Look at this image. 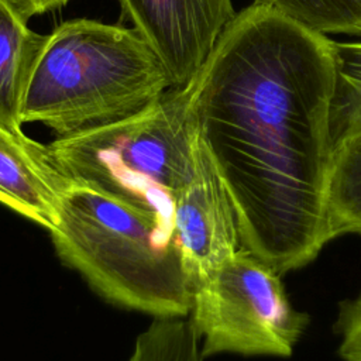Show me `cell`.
<instances>
[{
    "label": "cell",
    "mask_w": 361,
    "mask_h": 361,
    "mask_svg": "<svg viewBox=\"0 0 361 361\" xmlns=\"http://www.w3.org/2000/svg\"><path fill=\"white\" fill-rule=\"evenodd\" d=\"M171 87L166 66L137 30L75 18L45 35L23 123L65 137L134 116Z\"/></svg>",
    "instance_id": "cell-2"
},
{
    "label": "cell",
    "mask_w": 361,
    "mask_h": 361,
    "mask_svg": "<svg viewBox=\"0 0 361 361\" xmlns=\"http://www.w3.org/2000/svg\"><path fill=\"white\" fill-rule=\"evenodd\" d=\"M281 275L243 247L193 289L189 316L203 357L293 353L309 317L290 305Z\"/></svg>",
    "instance_id": "cell-5"
},
{
    "label": "cell",
    "mask_w": 361,
    "mask_h": 361,
    "mask_svg": "<svg viewBox=\"0 0 361 361\" xmlns=\"http://www.w3.org/2000/svg\"><path fill=\"white\" fill-rule=\"evenodd\" d=\"M326 214L331 240L361 234V131L343 138L331 149Z\"/></svg>",
    "instance_id": "cell-10"
},
{
    "label": "cell",
    "mask_w": 361,
    "mask_h": 361,
    "mask_svg": "<svg viewBox=\"0 0 361 361\" xmlns=\"http://www.w3.org/2000/svg\"><path fill=\"white\" fill-rule=\"evenodd\" d=\"M334 82L333 39L252 3L189 83L241 244L279 274L307 265L331 241L326 188Z\"/></svg>",
    "instance_id": "cell-1"
},
{
    "label": "cell",
    "mask_w": 361,
    "mask_h": 361,
    "mask_svg": "<svg viewBox=\"0 0 361 361\" xmlns=\"http://www.w3.org/2000/svg\"><path fill=\"white\" fill-rule=\"evenodd\" d=\"M8 0H0V123L23 133V103L45 35L32 31Z\"/></svg>",
    "instance_id": "cell-9"
},
{
    "label": "cell",
    "mask_w": 361,
    "mask_h": 361,
    "mask_svg": "<svg viewBox=\"0 0 361 361\" xmlns=\"http://www.w3.org/2000/svg\"><path fill=\"white\" fill-rule=\"evenodd\" d=\"M336 82L330 103L331 149L361 131V41L336 42Z\"/></svg>",
    "instance_id": "cell-11"
},
{
    "label": "cell",
    "mask_w": 361,
    "mask_h": 361,
    "mask_svg": "<svg viewBox=\"0 0 361 361\" xmlns=\"http://www.w3.org/2000/svg\"><path fill=\"white\" fill-rule=\"evenodd\" d=\"M302 27L327 35L361 37V0H254Z\"/></svg>",
    "instance_id": "cell-12"
},
{
    "label": "cell",
    "mask_w": 361,
    "mask_h": 361,
    "mask_svg": "<svg viewBox=\"0 0 361 361\" xmlns=\"http://www.w3.org/2000/svg\"><path fill=\"white\" fill-rule=\"evenodd\" d=\"M202 338L190 317H155L137 337L130 361H203Z\"/></svg>",
    "instance_id": "cell-13"
},
{
    "label": "cell",
    "mask_w": 361,
    "mask_h": 361,
    "mask_svg": "<svg viewBox=\"0 0 361 361\" xmlns=\"http://www.w3.org/2000/svg\"><path fill=\"white\" fill-rule=\"evenodd\" d=\"M166 66L175 87L188 86L235 17L231 0H117Z\"/></svg>",
    "instance_id": "cell-6"
},
{
    "label": "cell",
    "mask_w": 361,
    "mask_h": 361,
    "mask_svg": "<svg viewBox=\"0 0 361 361\" xmlns=\"http://www.w3.org/2000/svg\"><path fill=\"white\" fill-rule=\"evenodd\" d=\"M172 224L193 289L243 248L231 197L206 142L192 180L175 199Z\"/></svg>",
    "instance_id": "cell-7"
},
{
    "label": "cell",
    "mask_w": 361,
    "mask_h": 361,
    "mask_svg": "<svg viewBox=\"0 0 361 361\" xmlns=\"http://www.w3.org/2000/svg\"><path fill=\"white\" fill-rule=\"evenodd\" d=\"M8 1L18 11V14L28 21L34 16H39L65 6L69 0H8Z\"/></svg>",
    "instance_id": "cell-15"
},
{
    "label": "cell",
    "mask_w": 361,
    "mask_h": 361,
    "mask_svg": "<svg viewBox=\"0 0 361 361\" xmlns=\"http://www.w3.org/2000/svg\"><path fill=\"white\" fill-rule=\"evenodd\" d=\"M338 355L343 361H361V293L340 305L337 317Z\"/></svg>",
    "instance_id": "cell-14"
},
{
    "label": "cell",
    "mask_w": 361,
    "mask_h": 361,
    "mask_svg": "<svg viewBox=\"0 0 361 361\" xmlns=\"http://www.w3.org/2000/svg\"><path fill=\"white\" fill-rule=\"evenodd\" d=\"M69 182L110 193L173 230V203L204 147L190 85L171 87L127 118L56 137L47 145Z\"/></svg>",
    "instance_id": "cell-4"
},
{
    "label": "cell",
    "mask_w": 361,
    "mask_h": 361,
    "mask_svg": "<svg viewBox=\"0 0 361 361\" xmlns=\"http://www.w3.org/2000/svg\"><path fill=\"white\" fill-rule=\"evenodd\" d=\"M59 258L107 300L152 314L185 317L193 288L173 230L96 188L69 182L49 230Z\"/></svg>",
    "instance_id": "cell-3"
},
{
    "label": "cell",
    "mask_w": 361,
    "mask_h": 361,
    "mask_svg": "<svg viewBox=\"0 0 361 361\" xmlns=\"http://www.w3.org/2000/svg\"><path fill=\"white\" fill-rule=\"evenodd\" d=\"M68 183L52 162L47 145L0 123L1 204L49 231Z\"/></svg>",
    "instance_id": "cell-8"
}]
</instances>
